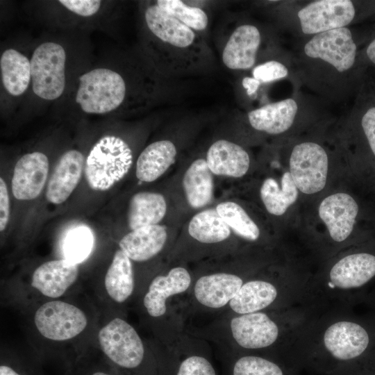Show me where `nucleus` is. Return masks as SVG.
I'll return each mask as SVG.
<instances>
[{"label":"nucleus","instance_id":"nucleus-22","mask_svg":"<svg viewBox=\"0 0 375 375\" xmlns=\"http://www.w3.org/2000/svg\"><path fill=\"white\" fill-rule=\"evenodd\" d=\"M238 275L219 272L200 277L194 287L196 299L210 308H220L234 298L243 284Z\"/></svg>","mask_w":375,"mask_h":375},{"label":"nucleus","instance_id":"nucleus-33","mask_svg":"<svg viewBox=\"0 0 375 375\" xmlns=\"http://www.w3.org/2000/svg\"><path fill=\"white\" fill-rule=\"evenodd\" d=\"M228 375H293L290 369L273 360L254 355L235 358Z\"/></svg>","mask_w":375,"mask_h":375},{"label":"nucleus","instance_id":"nucleus-19","mask_svg":"<svg viewBox=\"0 0 375 375\" xmlns=\"http://www.w3.org/2000/svg\"><path fill=\"white\" fill-rule=\"evenodd\" d=\"M192 281L189 272L183 267H175L165 275L151 280L142 298V306L151 317L158 318L167 311V299L185 292Z\"/></svg>","mask_w":375,"mask_h":375},{"label":"nucleus","instance_id":"nucleus-26","mask_svg":"<svg viewBox=\"0 0 375 375\" xmlns=\"http://www.w3.org/2000/svg\"><path fill=\"white\" fill-rule=\"evenodd\" d=\"M167 212L164 196L154 192H140L131 198L127 212L131 231L144 226L159 224Z\"/></svg>","mask_w":375,"mask_h":375},{"label":"nucleus","instance_id":"nucleus-5","mask_svg":"<svg viewBox=\"0 0 375 375\" xmlns=\"http://www.w3.org/2000/svg\"><path fill=\"white\" fill-rule=\"evenodd\" d=\"M133 92L131 81L119 69L97 67L78 77L74 101L84 113L111 114L127 108Z\"/></svg>","mask_w":375,"mask_h":375},{"label":"nucleus","instance_id":"nucleus-30","mask_svg":"<svg viewBox=\"0 0 375 375\" xmlns=\"http://www.w3.org/2000/svg\"><path fill=\"white\" fill-rule=\"evenodd\" d=\"M351 113L364 150L375 160V100L363 83L356 95Z\"/></svg>","mask_w":375,"mask_h":375},{"label":"nucleus","instance_id":"nucleus-25","mask_svg":"<svg viewBox=\"0 0 375 375\" xmlns=\"http://www.w3.org/2000/svg\"><path fill=\"white\" fill-rule=\"evenodd\" d=\"M1 79L5 91L11 97L24 94L31 83V67L28 58L14 48L1 54Z\"/></svg>","mask_w":375,"mask_h":375},{"label":"nucleus","instance_id":"nucleus-40","mask_svg":"<svg viewBox=\"0 0 375 375\" xmlns=\"http://www.w3.org/2000/svg\"><path fill=\"white\" fill-rule=\"evenodd\" d=\"M57 2L69 12L86 18L97 15L103 5V2L99 0H60Z\"/></svg>","mask_w":375,"mask_h":375},{"label":"nucleus","instance_id":"nucleus-31","mask_svg":"<svg viewBox=\"0 0 375 375\" xmlns=\"http://www.w3.org/2000/svg\"><path fill=\"white\" fill-rule=\"evenodd\" d=\"M231 230L215 208L203 210L194 215L188 224L190 235L197 241L214 244L228 239Z\"/></svg>","mask_w":375,"mask_h":375},{"label":"nucleus","instance_id":"nucleus-36","mask_svg":"<svg viewBox=\"0 0 375 375\" xmlns=\"http://www.w3.org/2000/svg\"><path fill=\"white\" fill-rule=\"evenodd\" d=\"M92 235L85 227H78L71 231L63 243V258L75 263L81 264L92 251Z\"/></svg>","mask_w":375,"mask_h":375},{"label":"nucleus","instance_id":"nucleus-9","mask_svg":"<svg viewBox=\"0 0 375 375\" xmlns=\"http://www.w3.org/2000/svg\"><path fill=\"white\" fill-rule=\"evenodd\" d=\"M67 51L63 45L54 41L39 44L30 61L31 89L35 96L44 101L59 99L66 88Z\"/></svg>","mask_w":375,"mask_h":375},{"label":"nucleus","instance_id":"nucleus-32","mask_svg":"<svg viewBox=\"0 0 375 375\" xmlns=\"http://www.w3.org/2000/svg\"><path fill=\"white\" fill-rule=\"evenodd\" d=\"M215 209L237 235L248 241H256L259 238V227L240 205L226 201L218 203Z\"/></svg>","mask_w":375,"mask_h":375},{"label":"nucleus","instance_id":"nucleus-4","mask_svg":"<svg viewBox=\"0 0 375 375\" xmlns=\"http://www.w3.org/2000/svg\"><path fill=\"white\" fill-rule=\"evenodd\" d=\"M95 349L118 375H163L162 360L147 349L135 328L119 316L99 322Z\"/></svg>","mask_w":375,"mask_h":375},{"label":"nucleus","instance_id":"nucleus-24","mask_svg":"<svg viewBox=\"0 0 375 375\" xmlns=\"http://www.w3.org/2000/svg\"><path fill=\"white\" fill-rule=\"evenodd\" d=\"M176 154V147L170 140H162L149 144L137 159V178L145 183L155 181L175 162Z\"/></svg>","mask_w":375,"mask_h":375},{"label":"nucleus","instance_id":"nucleus-38","mask_svg":"<svg viewBox=\"0 0 375 375\" xmlns=\"http://www.w3.org/2000/svg\"><path fill=\"white\" fill-rule=\"evenodd\" d=\"M64 375H118L96 349L67 366Z\"/></svg>","mask_w":375,"mask_h":375},{"label":"nucleus","instance_id":"nucleus-39","mask_svg":"<svg viewBox=\"0 0 375 375\" xmlns=\"http://www.w3.org/2000/svg\"><path fill=\"white\" fill-rule=\"evenodd\" d=\"M288 67L276 60H267L256 65L252 69V77L260 83H268L286 78Z\"/></svg>","mask_w":375,"mask_h":375},{"label":"nucleus","instance_id":"nucleus-10","mask_svg":"<svg viewBox=\"0 0 375 375\" xmlns=\"http://www.w3.org/2000/svg\"><path fill=\"white\" fill-rule=\"evenodd\" d=\"M323 342L328 356L320 371L328 372L364 357L369 345V336L361 325L340 321L326 330Z\"/></svg>","mask_w":375,"mask_h":375},{"label":"nucleus","instance_id":"nucleus-20","mask_svg":"<svg viewBox=\"0 0 375 375\" xmlns=\"http://www.w3.org/2000/svg\"><path fill=\"white\" fill-rule=\"evenodd\" d=\"M206 161L212 174L232 178L244 176L250 166L247 151L227 140H218L208 148Z\"/></svg>","mask_w":375,"mask_h":375},{"label":"nucleus","instance_id":"nucleus-2","mask_svg":"<svg viewBox=\"0 0 375 375\" xmlns=\"http://www.w3.org/2000/svg\"><path fill=\"white\" fill-rule=\"evenodd\" d=\"M297 63L305 83L330 99L358 93L367 75L362 49L349 27L311 36L300 49Z\"/></svg>","mask_w":375,"mask_h":375},{"label":"nucleus","instance_id":"nucleus-45","mask_svg":"<svg viewBox=\"0 0 375 375\" xmlns=\"http://www.w3.org/2000/svg\"><path fill=\"white\" fill-rule=\"evenodd\" d=\"M364 83L375 100V76L372 78L371 76L367 77L366 76Z\"/></svg>","mask_w":375,"mask_h":375},{"label":"nucleus","instance_id":"nucleus-15","mask_svg":"<svg viewBox=\"0 0 375 375\" xmlns=\"http://www.w3.org/2000/svg\"><path fill=\"white\" fill-rule=\"evenodd\" d=\"M359 210L353 197L345 192H337L322 201L318 212L331 239L342 242L353 232Z\"/></svg>","mask_w":375,"mask_h":375},{"label":"nucleus","instance_id":"nucleus-44","mask_svg":"<svg viewBox=\"0 0 375 375\" xmlns=\"http://www.w3.org/2000/svg\"><path fill=\"white\" fill-rule=\"evenodd\" d=\"M261 83L253 77H247L243 80V85L249 94L254 93Z\"/></svg>","mask_w":375,"mask_h":375},{"label":"nucleus","instance_id":"nucleus-21","mask_svg":"<svg viewBox=\"0 0 375 375\" xmlns=\"http://www.w3.org/2000/svg\"><path fill=\"white\" fill-rule=\"evenodd\" d=\"M375 276V256L365 252L347 255L331 268V284L340 289L358 288Z\"/></svg>","mask_w":375,"mask_h":375},{"label":"nucleus","instance_id":"nucleus-13","mask_svg":"<svg viewBox=\"0 0 375 375\" xmlns=\"http://www.w3.org/2000/svg\"><path fill=\"white\" fill-rule=\"evenodd\" d=\"M134 289L133 262L119 248L114 252L99 284L96 287L97 295L106 306H117L131 298Z\"/></svg>","mask_w":375,"mask_h":375},{"label":"nucleus","instance_id":"nucleus-41","mask_svg":"<svg viewBox=\"0 0 375 375\" xmlns=\"http://www.w3.org/2000/svg\"><path fill=\"white\" fill-rule=\"evenodd\" d=\"M335 375H375V358L362 357L336 370Z\"/></svg>","mask_w":375,"mask_h":375},{"label":"nucleus","instance_id":"nucleus-1","mask_svg":"<svg viewBox=\"0 0 375 375\" xmlns=\"http://www.w3.org/2000/svg\"><path fill=\"white\" fill-rule=\"evenodd\" d=\"M61 298L28 305V324L40 344V360L51 359L64 369L95 349L99 315L89 301Z\"/></svg>","mask_w":375,"mask_h":375},{"label":"nucleus","instance_id":"nucleus-16","mask_svg":"<svg viewBox=\"0 0 375 375\" xmlns=\"http://www.w3.org/2000/svg\"><path fill=\"white\" fill-rule=\"evenodd\" d=\"M232 336L245 349H261L274 344L278 336L277 324L265 312L239 315L230 322Z\"/></svg>","mask_w":375,"mask_h":375},{"label":"nucleus","instance_id":"nucleus-34","mask_svg":"<svg viewBox=\"0 0 375 375\" xmlns=\"http://www.w3.org/2000/svg\"><path fill=\"white\" fill-rule=\"evenodd\" d=\"M156 2L159 7L197 32L205 31L208 25L206 12L199 7L189 6L180 0H157Z\"/></svg>","mask_w":375,"mask_h":375},{"label":"nucleus","instance_id":"nucleus-29","mask_svg":"<svg viewBox=\"0 0 375 375\" xmlns=\"http://www.w3.org/2000/svg\"><path fill=\"white\" fill-rule=\"evenodd\" d=\"M260 194L261 200L269 213L280 216L297 200L299 190L289 171L285 172L278 183L272 177L262 182Z\"/></svg>","mask_w":375,"mask_h":375},{"label":"nucleus","instance_id":"nucleus-14","mask_svg":"<svg viewBox=\"0 0 375 375\" xmlns=\"http://www.w3.org/2000/svg\"><path fill=\"white\" fill-rule=\"evenodd\" d=\"M85 160V155L76 149H68L59 157L44 190L48 203L60 206L66 202L83 176Z\"/></svg>","mask_w":375,"mask_h":375},{"label":"nucleus","instance_id":"nucleus-35","mask_svg":"<svg viewBox=\"0 0 375 375\" xmlns=\"http://www.w3.org/2000/svg\"><path fill=\"white\" fill-rule=\"evenodd\" d=\"M40 359L12 351H1L0 375H45Z\"/></svg>","mask_w":375,"mask_h":375},{"label":"nucleus","instance_id":"nucleus-8","mask_svg":"<svg viewBox=\"0 0 375 375\" xmlns=\"http://www.w3.org/2000/svg\"><path fill=\"white\" fill-rule=\"evenodd\" d=\"M80 276V264L64 258L48 260L38 265L30 274L22 291L27 299L24 303L58 299L65 297L74 288Z\"/></svg>","mask_w":375,"mask_h":375},{"label":"nucleus","instance_id":"nucleus-18","mask_svg":"<svg viewBox=\"0 0 375 375\" xmlns=\"http://www.w3.org/2000/svg\"><path fill=\"white\" fill-rule=\"evenodd\" d=\"M299 100L290 97L266 103L247 113L250 126L269 135H280L291 128L299 115Z\"/></svg>","mask_w":375,"mask_h":375},{"label":"nucleus","instance_id":"nucleus-11","mask_svg":"<svg viewBox=\"0 0 375 375\" xmlns=\"http://www.w3.org/2000/svg\"><path fill=\"white\" fill-rule=\"evenodd\" d=\"M328 169V156L319 143L305 141L295 144L289 158V172L298 190L312 194L322 190Z\"/></svg>","mask_w":375,"mask_h":375},{"label":"nucleus","instance_id":"nucleus-28","mask_svg":"<svg viewBox=\"0 0 375 375\" xmlns=\"http://www.w3.org/2000/svg\"><path fill=\"white\" fill-rule=\"evenodd\" d=\"M277 294L276 288L268 281H249L242 284L228 304L238 315L259 312L272 304Z\"/></svg>","mask_w":375,"mask_h":375},{"label":"nucleus","instance_id":"nucleus-12","mask_svg":"<svg viewBox=\"0 0 375 375\" xmlns=\"http://www.w3.org/2000/svg\"><path fill=\"white\" fill-rule=\"evenodd\" d=\"M50 172L48 156L40 151L22 155L16 162L11 178V193L18 201L29 202L45 190Z\"/></svg>","mask_w":375,"mask_h":375},{"label":"nucleus","instance_id":"nucleus-3","mask_svg":"<svg viewBox=\"0 0 375 375\" xmlns=\"http://www.w3.org/2000/svg\"><path fill=\"white\" fill-rule=\"evenodd\" d=\"M144 41L154 66L165 75L197 72L207 66L210 51L199 32L148 1L142 9Z\"/></svg>","mask_w":375,"mask_h":375},{"label":"nucleus","instance_id":"nucleus-7","mask_svg":"<svg viewBox=\"0 0 375 375\" xmlns=\"http://www.w3.org/2000/svg\"><path fill=\"white\" fill-rule=\"evenodd\" d=\"M375 13V1L317 0L301 8L297 12L301 32L315 35L348 27L356 19Z\"/></svg>","mask_w":375,"mask_h":375},{"label":"nucleus","instance_id":"nucleus-6","mask_svg":"<svg viewBox=\"0 0 375 375\" xmlns=\"http://www.w3.org/2000/svg\"><path fill=\"white\" fill-rule=\"evenodd\" d=\"M133 152L121 137L106 135L99 138L85 154L83 176L93 191L106 192L128 172Z\"/></svg>","mask_w":375,"mask_h":375},{"label":"nucleus","instance_id":"nucleus-43","mask_svg":"<svg viewBox=\"0 0 375 375\" xmlns=\"http://www.w3.org/2000/svg\"><path fill=\"white\" fill-rule=\"evenodd\" d=\"M362 54L367 67L375 69V33L362 49Z\"/></svg>","mask_w":375,"mask_h":375},{"label":"nucleus","instance_id":"nucleus-23","mask_svg":"<svg viewBox=\"0 0 375 375\" xmlns=\"http://www.w3.org/2000/svg\"><path fill=\"white\" fill-rule=\"evenodd\" d=\"M167 239V228L156 224L131 231L119 240L118 245L132 262H142L158 255Z\"/></svg>","mask_w":375,"mask_h":375},{"label":"nucleus","instance_id":"nucleus-17","mask_svg":"<svg viewBox=\"0 0 375 375\" xmlns=\"http://www.w3.org/2000/svg\"><path fill=\"white\" fill-rule=\"evenodd\" d=\"M262 43L259 28L244 24L236 27L228 38L222 54L224 65L233 70H249L256 66Z\"/></svg>","mask_w":375,"mask_h":375},{"label":"nucleus","instance_id":"nucleus-37","mask_svg":"<svg viewBox=\"0 0 375 375\" xmlns=\"http://www.w3.org/2000/svg\"><path fill=\"white\" fill-rule=\"evenodd\" d=\"M164 375H217L214 366L206 357L190 354L172 365L162 364Z\"/></svg>","mask_w":375,"mask_h":375},{"label":"nucleus","instance_id":"nucleus-42","mask_svg":"<svg viewBox=\"0 0 375 375\" xmlns=\"http://www.w3.org/2000/svg\"><path fill=\"white\" fill-rule=\"evenodd\" d=\"M10 216V197L8 185L5 179L0 178V231L6 230Z\"/></svg>","mask_w":375,"mask_h":375},{"label":"nucleus","instance_id":"nucleus-27","mask_svg":"<svg viewBox=\"0 0 375 375\" xmlns=\"http://www.w3.org/2000/svg\"><path fill=\"white\" fill-rule=\"evenodd\" d=\"M183 187L186 199L193 208H202L213 199L214 182L212 173L206 159L194 160L185 172Z\"/></svg>","mask_w":375,"mask_h":375}]
</instances>
